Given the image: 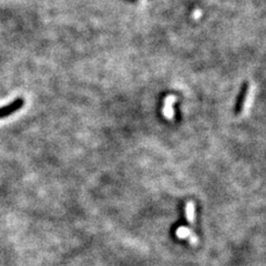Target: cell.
Instances as JSON below:
<instances>
[{"label": "cell", "instance_id": "cell-2", "mask_svg": "<svg viewBox=\"0 0 266 266\" xmlns=\"http://www.w3.org/2000/svg\"><path fill=\"white\" fill-rule=\"evenodd\" d=\"M175 235L181 239H189L191 245L199 244V238L197 234H194L193 231L190 228H186V226H180V228H178V230L175 231Z\"/></svg>", "mask_w": 266, "mask_h": 266}, {"label": "cell", "instance_id": "cell-1", "mask_svg": "<svg viewBox=\"0 0 266 266\" xmlns=\"http://www.w3.org/2000/svg\"><path fill=\"white\" fill-rule=\"evenodd\" d=\"M25 106V100L23 98H17L16 100L12 101L9 105H6L5 107L0 108V120L8 118L9 115L16 113L19 110L22 109Z\"/></svg>", "mask_w": 266, "mask_h": 266}, {"label": "cell", "instance_id": "cell-4", "mask_svg": "<svg viewBox=\"0 0 266 266\" xmlns=\"http://www.w3.org/2000/svg\"><path fill=\"white\" fill-rule=\"evenodd\" d=\"M185 217L190 224H194L196 222V203L193 201H189L185 204Z\"/></svg>", "mask_w": 266, "mask_h": 266}, {"label": "cell", "instance_id": "cell-3", "mask_svg": "<svg viewBox=\"0 0 266 266\" xmlns=\"http://www.w3.org/2000/svg\"><path fill=\"white\" fill-rule=\"evenodd\" d=\"M249 91H250V83L244 82L241 90H239V93L237 95V100H236V105H235L236 113L242 112V110H243L244 105H245V101H246V96H248Z\"/></svg>", "mask_w": 266, "mask_h": 266}]
</instances>
